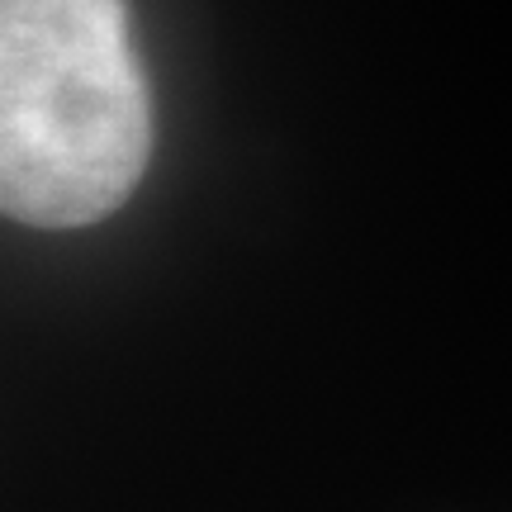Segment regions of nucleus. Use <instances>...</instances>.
Masks as SVG:
<instances>
[{
    "instance_id": "obj_1",
    "label": "nucleus",
    "mask_w": 512,
    "mask_h": 512,
    "mask_svg": "<svg viewBox=\"0 0 512 512\" xmlns=\"http://www.w3.org/2000/svg\"><path fill=\"white\" fill-rule=\"evenodd\" d=\"M152 152L124 0H0V200L81 228L128 200Z\"/></svg>"
}]
</instances>
